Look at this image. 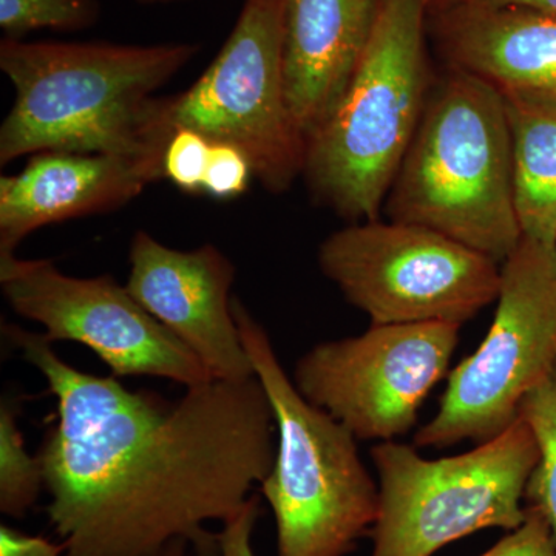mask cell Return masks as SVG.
I'll list each match as a JSON object with an SVG mask.
<instances>
[{
	"label": "cell",
	"instance_id": "obj_1",
	"mask_svg": "<svg viewBox=\"0 0 556 556\" xmlns=\"http://www.w3.org/2000/svg\"><path fill=\"white\" fill-rule=\"evenodd\" d=\"M2 332L38 369L58 417L38 453L64 556H164L174 541L219 556L218 533L276 457L262 383L214 379L175 404L72 367L42 334Z\"/></svg>",
	"mask_w": 556,
	"mask_h": 556
},
{
	"label": "cell",
	"instance_id": "obj_2",
	"mask_svg": "<svg viewBox=\"0 0 556 556\" xmlns=\"http://www.w3.org/2000/svg\"><path fill=\"white\" fill-rule=\"evenodd\" d=\"M199 50L3 39L0 68L14 104L0 127V164L42 152L164 159L172 130L166 97L155 93Z\"/></svg>",
	"mask_w": 556,
	"mask_h": 556
},
{
	"label": "cell",
	"instance_id": "obj_3",
	"mask_svg": "<svg viewBox=\"0 0 556 556\" xmlns=\"http://www.w3.org/2000/svg\"><path fill=\"white\" fill-rule=\"evenodd\" d=\"M394 222L413 223L503 263L522 240L503 94L452 68L428 97L388 193Z\"/></svg>",
	"mask_w": 556,
	"mask_h": 556
},
{
	"label": "cell",
	"instance_id": "obj_4",
	"mask_svg": "<svg viewBox=\"0 0 556 556\" xmlns=\"http://www.w3.org/2000/svg\"><path fill=\"white\" fill-rule=\"evenodd\" d=\"M426 0H379L342 98L309 139L314 193L351 219H378L428 101Z\"/></svg>",
	"mask_w": 556,
	"mask_h": 556
},
{
	"label": "cell",
	"instance_id": "obj_5",
	"mask_svg": "<svg viewBox=\"0 0 556 556\" xmlns=\"http://www.w3.org/2000/svg\"><path fill=\"white\" fill-rule=\"evenodd\" d=\"M232 311L276 419V457L260 485L276 518L277 556H346L375 526L379 485L356 437L300 394L239 298Z\"/></svg>",
	"mask_w": 556,
	"mask_h": 556
},
{
	"label": "cell",
	"instance_id": "obj_6",
	"mask_svg": "<svg viewBox=\"0 0 556 556\" xmlns=\"http://www.w3.org/2000/svg\"><path fill=\"white\" fill-rule=\"evenodd\" d=\"M371 459L379 475L371 556H433L479 530L522 525L538 447L518 416L460 455L427 459L416 447L387 441L371 448Z\"/></svg>",
	"mask_w": 556,
	"mask_h": 556
},
{
	"label": "cell",
	"instance_id": "obj_7",
	"mask_svg": "<svg viewBox=\"0 0 556 556\" xmlns=\"http://www.w3.org/2000/svg\"><path fill=\"white\" fill-rule=\"evenodd\" d=\"M492 327L450 372L437 415L415 434L417 448L497 437L556 364V247L526 239L501 263Z\"/></svg>",
	"mask_w": 556,
	"mask_h": 556
},
{
	"label": "cell",
	"instance_id": "obj_8",
	"mask_svg": "<svg viewBox=\"0 0 556 556\" xmlns=\"http://www.w3.org/2000/svg\"><path fill=\"white\" fill-rule=\"evenodd\" d=\"M318 265L371 325H463L496 302L501 265L413 223H356L331 233Z\"/></svg>",
	"mask_w": 556,
	"mask_h": 556
},
{
	"label": "cell",
	"instance_id": "obj_9",
	"mask_svg": "<svg viewBox=\"0 0 556 556\" xmlns=\"http://www.w3.org/2000/svg\"><path fill=\"white\" fill-rule=\"evenodd\" d=\"M283 0H244L217 58L188 90L166 98V121L236 146L266 189L283 192L305 169L306 139L285 93Z\"/></svg>",
	"mask_w": 556,
	"mask_h": 556
},
{
	"label": "cell",
	"instance_id": "obj_10",
	"mask_svg": "<svg viewBox=\"0 0 556 556\" xmlns=\"http://www.w3.org/2000/svg\"><path fill=\"white\" fill-rule=\"evenodd\" d=\"M460 325H371L364 334L318 343L299 358L294 386L362 441H394L455 353Z\"/></svg>",
	"mask_w": 556,
	"mask_h": 556
},
{
	"label": "cell",
	"instance_id": "obj_11",
	"mask_svg": "<svg viewBox=\"0 0 556 556\" xmlns=\"http://www.w3.org/2000/svg\"><path fill=\"white\" fill-rule=\"evenodd\" d=\"M0 288L14 313L43 328L50 343L89 348L118 378L150 376L186 388L214 376L185 343L110 276L78 278L51 260L0 255Z\"/></svg>",
	"mask_w": 556,
	"mask_h": 556
},
{
	"label": "cell",
	"instance_id": "obj_12",
	"mask_svg": "<svg viewBox=\"0 0 556 556\" xmlns=\"http://www.w3.org/2000/svg\"><path fill=\"white\" fill-rule=\"evenodd\" d=\"M129 263L126 288L131 298L181 340L214 379L254 378L233 317L236 268L218 248L178 251L138 230Z\"/></svg>",
	"mask_w": 556,
	"mask_h": 556
},
{
	"label": "cell",
	"instance_id": "obj_13",
	"mask_svg": "<svg viewBox=\"0 0 556 556\" xmlns=\"http://www.w3.org/2000/svg\"><path fill=\"white\" fill-rule=\"evenodd\" d=\"M164 178L161 156L42 152L0 178V255L54 223L126 206Z\"/></svg>",
	"mask_w": 556,
	"mask_h": 556
},
{
	"label": "cell",
	"instance_id": "obj_14",
	"mask_svg": "<svg viewBox=\"0 0 556 556\" xmlns=\"http://www.w3.org/2000/svg\"><path fill=\"white\" fill-rule=\"evenodd\" d=\"M378 7L379 0H283L285 93L306 144L353 78Z\"/></svg>",
	"mask_w": 556,
	"mask_h": 556
},
{
	"label": "cell",
	"instance_id": "obj_15",
	"mask_svg": "<svg viewBox=\"0 0 556 556\" xmlns=\"http://www.w3.org/2000/svg\"><path fill=\"white\" fill-rule=\"evenodd\" d=\"M431 17L452 68L500 91L556 97V13L466 2Z\"/></svg>",
	"mask_w": 556,
	"mask_h": 556
},
{
	"label": "cell",
	"instance_id": "obj_16",
	"mask_svg": "<svg viewBox=\"0 0 556 556\" xmlns=\"http://www.w3.org/2000/svg\"><path fill=\"white\" fill-rule=\"evenodd\" d=\"M511 138L515 207L522 237L556 247V97L501 91Z\"/></svg>",
	"mask_w": 556,
	"mask_h": 556
},
{
	"label": "cell",
	"instance_id": "obj_17",
	"mask_svg": "<svg viewBox=\"0 0 556 556\" xmlns=\"http://www.w3.org/2000/svg\"><path fill=\"white\" fill-rule=\"evenodd\" d=\"M536 441L538 463L526 490V506L546 519L556 544V364L519 407Z\"/></svg>",
	"mask_w": 556,
	"mask_h": 556
},
{
	"label": "cell",
	"instance_id": "obj_18",
	"mask_svg": "<svg viewBox=\"0 0 556 556\" xmlns=\"http://www.w3.org/2000/svg\"><path fill=\"white\" fill-rule=\"evenodd\" d=\"M17 405L2 399L0 405V510L11 518H24L46 489L39 456L25 447L17 424Z\"/></svg>",
	"mask_w": 556,
	"mask_h": 556
},
{
	"label": "cell",
	"instance_id": "obj_19",
	"mask_svg": "<svg viewBox=\"0 0 556 556\" xmlns=\"http://www.w3.org/2000/svg\"><path fill=\"white\" fill-rule=\"evenodd\" d=\"M98 14L97 0H0L5 39L24 40L38 30H84L97 22Z\"/></svg>",
	"mask_w": 556,
	"mask_h": 556
},
{
	"label": "cell",
	"instance_id": "obj_20",
	"mask_svg": "<svg viewBox=\"0 0 556 556\" xmlns=\"http://www.w3.org/2000/svg\"><path fill=\"white\" fill-rule=\"evenodd\" d=\"M212 142L199 131L178 127L164 150L163 174L186 193L203 192Z\"/></svg>",
	"mask_w": 556,
	"mask_h": 556
},
{
	"label": "cell",
	"instance_id": "obj_21",
	"mask_svg": "<svg viewBox=\"0 0 556 556\" xmlns=\"http://www.w3.org/2000/svg\"><path fill=\"white\" fill-rule=\"evenodd\" d=\"M254 177L251 161L239 148L226 142H212L203 192L212 199L230 200L247 192Z\"/></svg>",
	"mask_w": 556,
	"mask_h": 556
},
{
	"label": "cell",
	"instance_id": "obj_22",
	"mask_svg": "<svg viewBox=\"0 0 556 556\" xmlns=\"http://www.w3.org/2000/svg\"><path fill=\"white\" fill-rule=\"evenodd\" d=\"M479 556H556V544L543 515L527 507L522 525Z\"/></svg>",
	"mask_w": 556,
	"mask_h": 556
},
{
	"label": "cell",
	"instance_id": "obj_23",
	"mask_svg": "<svg viewBox=\"0 0 556 556\" xmlns=\"http://www.w3.org/2000/svg\"><path fill=\"white\" fill-rule=\"evenodd\" d=\"M260 517V496L252 495L236 517L218 533L219 556H255L252 535Z\"/></svg>",
	"mask_w": 556,
	"mask_h": 556
},
{
	"label": "cell",
	"instance_id": "obj_24",
	"mask_svg": "<svg viewBox=\"0 0 556 556\" xmlns=\"http://www.w3.org/2000/svg\"><path fill=\"white\" fill-rule=\"evenodd\" d=\"M64 544L49 538L28 535L14 527L0 526V556H64Z\"/></svg>",
	"mask_w": 556,
	"mask_h": 556
},
{
	"label": "cell",
	"instance_id": "obj_25",
	"mask_svg": "<svg viewBox=\"0 0 556 556\" xmlns=\"http://www.w3.org/2000/svg\"><path fill=\"white\" fill-rule=\"evenodd\" d=\"M470 2H478L489 7H521V9L556 13V0H470Z\"/></svg>",
	"mask_w": 556,
	"mask_h": 556
},
{
	"label": "cell",
	"instance_id": "obj_26",
	"mask_svg": "<svg viewBox=\"0 0 556 556\" xmlns=\"http://www.w3.org/2000/svg\"><path fill=\"white\" fill-rule=\"evenodd\" d=\"M466 2H470V0H426L428 14L439 13V11L452 9V7Z\"/></svg>",
	"mask_w": 556,
	"mask_h": 556
},
{
	"label": "cell",
	"instance_id": "obj_27",
	"mask_svg": "<svg viewBox=\"0 0 556 556\" xmlns=\"http://www.w3.org/2000/svg\"><path fill=\"white\" fill-rule=\"evenodd\" d=\"M189 544L186 541L177 540L170 544L164 556H189L188 555Z\"/></svg>",
	"mask_w": 556,
	"mask_h": 556
},
{
	"label": "cell",
	"instance_id": "obj_28",
	"mask_svg": "<svg viewBox=\"0 0 556 556\" xmlns=\"http://www.w3.org/2000/svg\"><path fill=\"white\" fill-rule=\"evenodd\" d=\"M141 3H166V2H175V0H138Z\"/></svg>",
	"mask_w": 556,
	"mask_h": 556
}]
</instances>
